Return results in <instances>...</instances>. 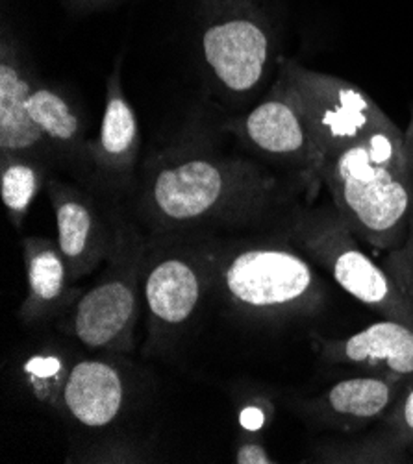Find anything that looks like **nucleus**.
<instances>
[{"mask_svg":"<svg viewBox=\"0 0 413 464\" xmlns=\"http://www.w3.org/2000/svg\"><path fill=\"white\" fill-rule=\"evenodd\" d=\"M123 60L117 58L106 82V106L95 141L89 143L91 183L108 191H132L137 179L142 131L121 82Z\"/></svg>","mask_w":413,"mask_h":464,"instance_id":"11","label":"nucleus"},{"mask_svg":"<svg viewBox=\"0 0 413 464\" xmlns=\"http://www.w3.org/2000/svg\"><path fill=\"white\" fill-rule=\"evenodd\" d=\"M320 178L354 236L379 254L400 250L413 224L409 169L377 161L365 145L350 147L320 167Z\"/></svg>","mask_w":413,"mask_h":464,"instance_id":"4","label":"nucleus"},{"mask_svg":"<svg viewBox=\"0 0 413 464\" xmlns=\"http://www.w3.org/2000/svg\"><path fill=\"white\" fill-rule=\"evenodd\" d=\"M404 383L365 374L334 383L320 396L304 401L310 419L341 431H358L365 426L382 422L391 411Z\"/></svg>","mask_w":413,"mask_h":464,"instance_id":"15","label":"nucleus"},{"mask_svg":"<svg viewBox=\"0 0 413 464\" xmlns=\"http://www.w3.org/2000/svg\"><path fill=\"white\" fill-rule=\"evenodd\" d=\"M315 353L334 364H349L367 374L384 376L400 383L413 378V328L382 318L343 339L313 337Z\"/></svg>","mask_w":413,"mask_h":464,"instance_id":"12","label":"nucleus"},{"mask_svg":"<svg viewBox=\"0 0 413 464\" xmlns=\"http://www.w3.org/2000/svg\"><path fill=\"white\" fill-rule=\"evenodd\" d=\"M49 167L39 158L0 152V195L15 227H21L32 202L43 188H47Z\"/></svg>","mask_w":413,"mask_h":464,"instance_id":"18","label":"nucleus"},{"mask_svg":"<svg viewBox=\"0 0 413 464\" xmlns=\"http://www.w3.org/2000/svg\"><path fill=\"white\" fill-rule=\"evenodd\" d=\"M382 265L393 276V280L398 284V287L402 289V293L406 295V298L413 307V266L406 257L404 250L400 248V250L384 254Z\"/></svg>","mask_w":413,"mask_h":464,"instance_id":"21","label":"nucleus"},{"mask_svg":"<svg viewBox=\"0 0 413 464\" xmlns=\"http://www.w3.org/2000/svg\"><path fill=\"white\" fill-rule=\"evenodd\" d=\"M265 411L261 407H249L241 412V426L249 431H258L265 426Z\"/></svg>","mask_w":413,"mask_h":464,"instance_id":"23","label":"nucleus"},{"mask_svg":"<svg viewBox=\"0 0 413 464\" xmlns=\"http://www.w3.org/2000/svg\"><path fill=\"white\" fill-rule=\"evenodd\" d=\"M402 250H404L406 257L409 259V263H411V266H413V224H411V234H409V239H408V243L402 246Z\"/></svg>","mask_w":413,"mask_h":464,"instance_id":"25","label":"nucleus"},{"mask_svg":"<svg viewBox=\"0 0 413 464\" xmlns=\"http://www.w3.org/2000/svg\"><path fill=\"white\" fill-rule=\"evenodd\" d=\"M126 403L121 368L104 359H82L69 366L60 392V407L82 428L113 424Z\"/></svg>","mask_w":413,"mask_h":464,"instance_id":"14","label":"nucleus"},{"mask_svg":"<svg viewBox=\"0 0 413 464\" xmlns=\"http://www.w3.org/2000/svg\"><path fill=\"white\" fill-rule=\"evenodd\" d=\"M228 130H232L269 165L310 181L317 189L325 185L320 178L323 158L315 147L297 99L280 76L258 106L228 122Z\"/></svg>","mask_w":413,"mask_h":464,"instance_id":"9","label":"nucleus"},{"mask_svg":"<svg viewBox=\"0 0 413 464\" xmlns=\"http://www.w3.org/2000/svg\"><path fill=\"white\" fill-rule=\"evenodd\" d=\"M277 227L315 266L363 305L382 318L398 320L413 328V307L393 276L363 252L359 239L341 218L336 206H313L310 200L297 204Z\"/></svg>","mask_w":413,"mask_h":464,"instance_id":"5","label":"nucleus"},{"mask_svg":"<svg viewBox=\"0 0 413 464\" xmlns=\"http://www.w3.org/2000/svg\"><path fill=\"white\" fill-rule=\"evenodd\" d=\"M35 74L30 71L15 37L5 28L0 41V152L54 163L53 150L28 111Z\"/></svg>","mask_w":413,"mask_h":464,"instance_id":"13","label":"nucleus"},{"mask_svg":"<svg viewBox=\"0 0 413 464\" xmlns=\"http://www.w3.org/2000/svg\"><path fill=\"white\" fill-rule=\"evenodd\" d=\"M76 3H82V5H103V3H106V0H76Z\"/></svg>","mask_w":413,"mask_h":464,"instance_id":"26","label":"nucleus"},{"mask_svg":"<svg viewBox=\"0 0 413 464\" xmlns=\"http://www.w3.org/2000/svg\"><path fill=\"white\" fill-rule=\"evenodd\" d=\"M317 191L267 161L190 143L154 154L130 195L147 237H222L274 227Z\"/></svg>","mask_w":413,"mask_h":464,"instance_id":"1","label":"nucleus"},{"mask_svg":"<svg viewBox=\"0 0 413 464\" xmlns=\"http://www.w3.org/2000/svg\"><path fill=\"white\" fill-rule=\"evenodd\" d=\"M28 111L53 150L54 161H64L69 169L91 181L89 143L85 126L76 106L56 87L35 78L28 97Z\"/></svg>","mask_w":413,"mask_h":464,"instance_id":"17","label":"nucleus"},{"mask_svg":"<svg viewBox=\"0 0 413 464\" xmlns=\"http://www.w3.org/2000/svg\"><path fill=\"white\" fill-rule=\"evenodd\" d=\"M202 241L215 289L256 320H295L325 307L327 287L315 265L274 226Z\"/></svg>","mask_w":413,"mask_h":464,"instance_id":"2","label":"nucleus"},{"mask_svg":"<svg viewBox=\"0 0 413 464\" xmlns=\"http://www.w3.org/2000/svg\"><path fill=\"white\" fill-rule=\"evenodd\" d=\"M143 305L147 344L143 353H158L195 316L211 270L204 245L197 237H147Z\"/></svg>","mask_w":413,"mask_h":464,"instance_id":"7","label":"nucleus"},{"mask_svg":"<svg viewBox=\"0 0 413 464\" xmlns=\"http://www.w3.org/2000/svg\"><path fill=\"white\" fill-rule=\"evenodd\" d=\"M201 51L221 89L241 97L258 91L274 63V39L256 0H206Z\"/></svg>","mask_w":413,"mask_h":464,"instance_id":"8","label":"nucleus"},{"mask_svg":"<svg viewBox=\"0 0 413 464\" xmlns=\"http://www.w3.org/2000/svg\"><path fill=\"white\" fill-rule=\"evenodd\" d=\"M382 422H386L402 437L413 457V378L402 385L397 401Z\"/></svg>","mask_w":413,"mask_h":464,"instance_id":"20","label":"nucleus"},{"mask_svg":"<svg viewBox=\"0 0 413 464\" xmlns=\"http://www.w3.org/2000/svg\"><path fill=\"white\" fill-rule=\"evenodd\" d=\"M234 462L238 464H272L277 462L270 453L267 451L265 444L254 437H247L240 440L236 453H234Z\"/></svg>","mask_w":413,"mask_h":464,"instance_id":"22","label":"nucleus"},{"mask_svg":"<svg viewBox=\"0 0 413 464\" xmlns=\"http://www.w3.org/2000/svg\"><path fill=\"white\" fill-rule=\"evenodd\" d=\"M145 259L147 237L133 222L117 217L115 243L101 280L76 298L62 320V328L89 350L132 352Z\"/></svg>","mask_w":413,"mask_h":464,"instance_id":"6","label":"nucleus"},{"mask_svg":"<svg viewBox=\"0 0 413 464\" xmlns=\"http://www.w3.org/2000/svg\"><path fill=\"white\" fill-rule=\"evenodd\" d=\"M26 295L19 307L25 326L47 322L69 307L82 295L73 289L67 261L58 246L44 237L23 239Z\"/></svg>","mask_w":413,"mask_h":464,"instance_id":"16","label":"nucleus"},{"mask_svg":"<svg viewBox=\"0 0 413 464\" xmlns=\"http://www.w3.org/2000/svg\"><path fill=\"white\" fill-rule=\"evenodd\" d=\"M279 76L297 99L323 161L350 147L365 145L377 161L409 169L404 131L358 85L306 69L293 60H280Z\"/></svg>","mask_w":413,"mask_h":464,"instance_id":"3","label":"nucleus"},{"mask_svg":"<svg viewBox=\"0 0 413 464\" xmlns=\"http://www.w3.org/2000/svg\"><path fill=\"white\" fill-rule=\"evenodd\" d=\"M311 459L317 462H413L402 437L386 422L369 435L320 444Z\"/></svg>","mask_w":413,"mask_h":464,"instance_id":"19","label":"nucleus"},{"mask_svg":"<svg viewBox=\"0 0 413 464\" xmlns=\"http://www.w3.org/2000/svg\"><path fill=\"white\" fill-rule=\"evenodd\" d=\"M47 195L58 227L56 243L76 284L108 261L115 243L117 218L110 220L95 197L73 183L49 178Z\"/></svg>","mask_w":413,"mask_h":464,"instance_id":"10","label":"nucleus"},{"mask_svg":"<svg viewBox=\"0 0 413 464\" xmlns=\"http://www.w3.org/2000/svg\"><path fill=\"white\" fill-rule=\"evenodd\" d=\"M404 152H406V161H408L409 172L413 176V106L409 110V121L404 130Z\"/></svg>","mask_w":413,"mask_h":464,"instance_id":"24","label":"nucleus"}]
</instances>
